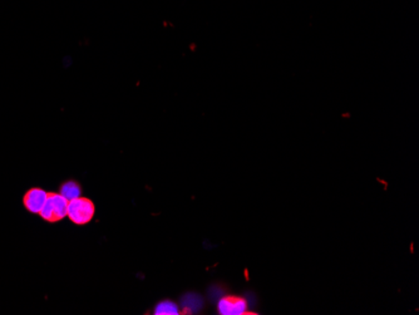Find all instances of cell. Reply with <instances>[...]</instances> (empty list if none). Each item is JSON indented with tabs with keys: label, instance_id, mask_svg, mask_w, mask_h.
<instances>
[{
	"label": "cell",
	"instance_id": "cell-1",
	"mask_svg": "<svg viewBox=\"0 0 419 315\" xmlns=\"http://www.w3.org/2000/svg\"><path fill=\"white\" fill-rule=\"evenodd\" d=\"M96 213L95 203L90 201V198H77L75 200L68 201L67 208V216L72 223L75 225H85L90 223Z\"/></svg>",
	"mask_w": 419,
	"mask_h": 315
},
{
	"label": "cell",
	"instance_id": "cell-2",
	"mask_svg": "<svg viewBox=\"0 0 419 315\" xmlns=\"http://www.w3.org/2000/svg\"><path fill=\"white\" fill-rule=\"evenodd\" d=\"M67 208L68 201L60 193H49L48 198L39 215L48 223H57L67 216Z\"/></svg>",
	"mask_w": 419,
	"mask_h": 315
},
{
	"label": "cell",
	"instance_id": "cell-3",
	"mask_svg": "<svg viewBox=\"0 0 419 315\" xmlns=\"http://www.w3.org/2000/svg\"><path fill=\"white\" fill-rule=\"evenodd\" d=\"M48 193L39 187H33L31 190H28L23 198L24 208H27V211H29L31 214H39L48 198Z\"/></svg>",
	"mask_w": 419,
	"mask_h": 315
},
{
	"label": "cell",
	"instance_id": "cell-4",
	"mask_svg": "<svg viewBox=\"0 0 419 315\" xmlns=\"http://www.w3.org/2000/svg\"><path fill=\"white\" fill-rule=\"evenodd\" d=\"M246 300L234 297H223L218 300V310L221 315H244L248 313Z\"/></svg>",
	"mask_w": 419,
	"mask_h": 315
},
{
	"label": "cell",
	"instance_id": "cell-5",
	"mask_svg": "<svg viewBox=\"0 0 419 315\" xmlns=\"http://www.w3.org/2000/svg\"><path fill=\"white\" fill-rule=\"evenodd\" d=\"M202 305H203V300L200 295L195 293L186 294L181 299V306L186 313H191V314L197 313L201 309Z\"/></svg>",
	"mask_w": 419,
	"mask_h": 315
},
{
	"label": "cell",
	"instance_id": "cell-6",
	"mask_svg": "<svg viewBox=\"0 0 419 315\" xmlns=\"http://www.w3.org/2000/svg\"><path fill=\"white\" fill-rule=\"evenodd\" d=\"M60 195L63 196L67 201L75 200L80 196V186L75 181L64 182L60 186Z\"/></svg>",
	"mask_w": 419,
	"mask_h": 315
},
{
	"label": "cell",
	"instance_id": "cell-7",
	"mask_svg": "<svg viewBox=\"0 0 419 315\" xmlns=\"http://www.w3.org/2000/svg\"><path fill=\"white\" fill-rule=\"evenodd\" d=\"M154 314L156 315H179L180 314V308L179 305L171 301V300H164L159 301V304L154 308Z\"/></svg>",
	"mask_w": 419,
	"mask_h": 315
},
{
	"label": "cell",
	"instance_id": "cell-8",
	"mask_svg": "<svg viewBox=\"0 0 419 315\" xmlns=\"http://www.w3.org/2000/svg\"><path fill=\"white\" fill-rule=\"evenodd\" d=\"M210 292H213V294L210 293V295H213V298H216L218 300L223 297V290L220 288H213Z\"/></svg>",
	"mask_w": 419,
	"mask_h": 315
},
{
	"label": "cell",
	"instance_id": "cell-9",
	"mask_svg": "<svg viewBox=\"0 0 419 315\" xmlns=\"http://www.w3.org/2000/svg\"><path fill=\"white\" fill-rule=\"evenodd\" d=\"M245 300H246V303H248V306H254L255 303H256V299H255L254 295H253V294L249 295V297H248V298H246Z\"/></svg>",
	"mask_w": 419,
	"mask_h": 315
}]
</instances>
